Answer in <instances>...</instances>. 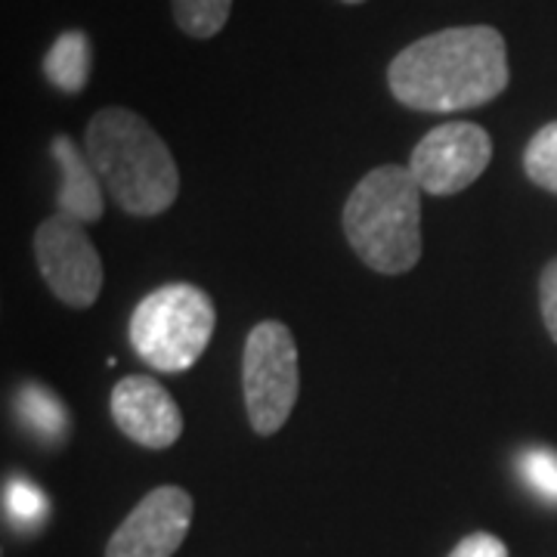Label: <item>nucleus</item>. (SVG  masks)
<instances>
[{"mask_svg": "<svg viewBox=\"0 0 557 557\" xmlns=\"http://www.w3.org/2000/svg\"><path fill=\"white\" fill-rule=\"evenodd\" d=\"M242 391L248 421L260 437L276 434L288 421L300 391L298 344L276 319L258 322L242 354Z\"/></svg>", "mask_w": 557, "mask_h": 557, "instance_id": "nucleus-5", "label": "nucleus"}, {"mask_svg": "<svg viewBox=\"0 0 557 557\" xmlns=\"http://www.w3.org/2000/svg\"><path fill=\"white\" fill-rule=\"evenodd\" d=\"M218 313L211 298L186 282L156 288L131 317V344L137 357L159 372L193 369L211 344Z\"/></svg>", "mask_w": 557, "mask_h": 557, "instance_id": "nucleus-4", "label": "nucleus"}, {"mask_svg": "<svg viewBox=\"0 0 557 557\" xmlns=\"http://www.w3.org/2000/svg\"><path fill=\"white\" fill-rule=\"evenodd\" d=\"M87 159L131 218H159L180 193V171L152 124L131 109H100L87 124Z\"/></svg>", "mask_w": 557, "mask_h": 557, "instance_id": "nucleus-2", "label": "nucleus"}, {"mask_svg": "<svg viewBox=\"0 0 557 557\" xmlns=\"http://www.w3.org/2000/svg\"><path fill=\"white\" fill-rule=\"evenodd\" d=\"M44 75L69 97L81 94L90 81V38L78 28L62 32L44 57Z\"/></svg>", "mask_w": 557, "mask_h": 557, "instance_id": "nucleus-11", "label": "nucleus"}, {"mask_svg": "<svg viewBox=\"0 0 557 557\" xmlns=\"http://www.w3.org/2000/svg\"><path fill=\"white\" fill-rule=\"evenodd\" d=\"M523 171L536 186L557 196V121L545 124L536 137L530 139L523 152Z\"/></svg>", "mask_w": 557, "mask_h": 557, "instance_id": "nucleus-14", "label": "nucleus"}, {"mask_svg": "<svg viewBox=\"0 0 557 557\" xmlns=\"http://www.w3.org/2000/svg\"><path fill=\"white\" fill-rule=\"evenodd\" d=\"M35 258L50 292L69 307H94L102 292V260L84 223L57 218L44 220L35 233Z\"/></svg>", "mask_w": 557, "mask_h": 557, "instance_id": "nucleus-7", "label": "nucleus"}, {"mask_svg": "<svg viewBox=\"0 0 557 557\" xmlns=\"http://www.w3.org/2000/svg\"><path fill=\"white\" fill-rule=\"evenodd\" d=\"M421 196L412 171L399 164L359 180L344 205V236L366 267L399 276L421 260Z\"/></svg>", "mask_w": 557, "mask_h": 557, "instance_id": "nucleus-3", "label": "nucleus"}, {"mask_svg": "<svg viewBox=\"0 0 557 557\" xmlns=\"http://www.w3.org/2000/svg\"><path fill=\"white\" fill-rule=\"evenodd\" d=\"M341 3H350V7H357V3H366V0H341Z\"/></svg>", "mask_w": 557, "mask_h": 557, "instance_id": "nucleus-19", "label": "nucleus"}, {"mask_svg": "<svg viewBox=\"0 0 557 557\" xmlns=\"http://www.w3.org/2000/svg\"><path fill=\"white\" fill-rule=\"evenodd\" d=\"M493 161V139L474 121H449L424 134L412 149L409 171L424 196H456Z\"/></svg>", "mask_w": 557, "mask_h": 557, "instance_id": "nucleus-6", "label": "nucleus"}, {"mask_svg": "<svg viewBox=\"0 0 557 557\" xmlns=\"http://www.w3.org/2000/svg\"><path fill=\"white\" fill-rule=\"evenodd\" d=\"M193 523V496L180 486H159L143 496L106 545V557H171Z\"/></svg>", "mask_w": 557, "mask_h": 557, "instance_id": "nucleus-8", "label": "nucleus"}, {"mask_svg": "<svg viewBox=\"0 0 557 557\" xmlns=\"http://www.w3.org/2000/svg\"><path fill=\"white\" fill-rule=\"evenodd\" d=\"M449 557H508V545L493 533H471L458 542Z\"/></svg>", "mask_w": 557, "mask_h": 557, "instance_id": "nucleus-18", "label": "nucleus"}, {"mask_svg": "<svg viewBox=\"0 0 557 557\" xmlns=\"http://www.w3.org/2000/svg\"><path fill=\"white\" fill-rule=\"evenodd\" d=\"M539 304H542V319H545V329L557 344V258L542 270L539 278Z\"/></svg>", "mask_w": 557, "mask_h": 557, "instance_id": "nucleus-17", "label": "nucleus"}, {"mask_svg": "<svg viewBox=\"0 0 557 557\" xmlns=\"http://www.w3.org/2000/svg\"><path fill=\"white\" fill-rule=\"evenodd\" d=\"M53 159L60 164L57 205H60L62 218L97 223L106 211V199H102V180L87 159V152H81L69 137H57L53 139Z\"/></svg>", "mask_w": 557, "mask_h": 557, "instance_id": "nucleus-10", "label": "nucleus"}, {"mask_svg": "<svg viewBox=\"0 0 557 557\" xmlns=\"http://www.w3.org/2000/svg\"><path fill=\"white\" fill-rule=\"evenodd\" d=\"M3 505L10 511V518H16L20 523H38L47 511V502H44V493L38 486H32L28 480H10L7 483V496H3Z\"/></svg>", "mask_w": 557, "mask_h": 557, "instance_id": "nucleus-16", "label": "nucleus"}, {"mask_svg": "<svg viewBox=\"0 0 557 557\" xmlns=\"http://www.w3.org/2000/svg\"><path fill=\"white\" fill-rule=\"evenodd\" d=\"M174 22L183 35L196 40H208L223 32L230 22L233 0H171Z\"/></svg>", "mask_w": 557, "mask_h": 557, "instance_id": "nucleus-13", "label": "nucleus"}, {"mask_svg": "<svg viewBox=\"0 0 557 557\" xmlns=\"http://www.w3.org/2000/svg\"><path fill=\"white\" fill-rule=\"evenodd\" d=\"M520 471L539 496L557 502V453L552 449H527L520 456Z\"/></svg>", "mask_w": 557, "mask_h": 557, "instance_id": "nucleus-15", "label": "nucleus"}, {"mask_svg": "<svg viewBox=\"0 0 557 557\" xmlns=\"http://www.w3.org/2000/svg\"><path fill=\"white\" fill-rule=\"evenodd\" d=\"M508 47L493 25H456L412 40L399 50L387 84L406 109L465 112L486 106L508 90Z\"/></svg>", "mask_w": 557, "mask_h": 557, "instance_id": "nucleus-1", "label": "nucleus"}, {"mask_svg": "<svg viewBox=\"0 0 557 557\" xmlns=\"http://www.w3.org/2000/svg\"><path fill=\"white\" fill-rule=\"evenodd\" d=\"M16 409H20L22 421L40 437L60 440L69 431V412L47 387L25 384L20 391V399H16Z\"/></svg>", "mask_w": 557, "mask_h": 557, "instance_id": "nucleus-12", "label": "nucleus"}, {"mask_svg": "<svg viewBox=\"0 0 557 557\" xmlns=\"http://www.w3.org/2000/svg\"><path fill=\"white\" fill-rule=\"evenodd\" d=\"M112 418L124 437L146 449H168L183 434V412L174 397L149 375H127L109 399Z\"/></svg>", "mask_w": 557, "mask_h": 557, "instance_id": "nucleus-9", "label": "nucleus"}]
</instances>
